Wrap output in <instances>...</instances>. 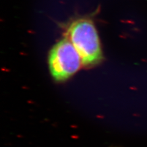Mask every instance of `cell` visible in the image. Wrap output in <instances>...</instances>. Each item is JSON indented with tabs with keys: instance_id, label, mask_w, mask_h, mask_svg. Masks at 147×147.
<instances>
[{
	"instance_id": "6da1fadb",
	"label": "cell",
	"mask_w": 147,
	"mask_h": 147,
	"mask_svg": "<svg viewBox=\"0 0 147 147\" xmlns=\"http://www.w3.org/2000/svg\"><path fill=\"white\" fill-rule=\"evenodd\" d=\"M66 35L79 53L82 65L91 66L102 60L100 40L93 21L88 18L74 21L68 27Z\"/></svg>"
},
{
	"instance_id": "7a4b0ae2",
	"label": "cell",
	"mask_w": 147,
	"mask_h": 147,
	"mask_svg": "<svg viewBox=\"0 0 147 147\" xmlns=\"http://www.w3.org/2000/svg\"><path fill=\"white\" fill-rule=\"evenodd\" d=\"M49 64L55 80L61 82L67 80L79 71L82 63L74 46L66 38L59 41L50 50Z\"/></svg>"
}]
</instances>
